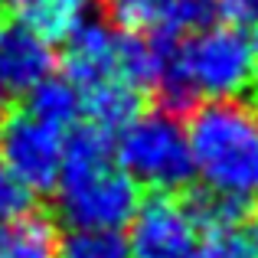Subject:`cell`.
Wrapping results in <instances>:
<instances>
[{
    "mask_svg": "<svg viewBox=\"0 0 258 258\" xmlns=\"http://www.w3.org/2000/svg\"><path fill=\"white\" fill-rule=\"evenodd\" d=\"M56 213L69 229H121L138 213V183L118 167L111 138L92 124L66 138Z\"/></svg>",
    "mask_w": 258,
    "mask_h": 258,
    "instance_id": "obj_1",
    "label": "cell"
},
{
    "mask_svg": "<svg viewBox=\"0 0 258 258\" xmlns=\"http://www.w3.org/2000/svg\"><path fill=\"white\" fill-rule=\"evenodd\" d=\"M131 219L127 258H193L200 248V232L173 193H151Z\"/></svg>",
    "mask_w": 258,
    "mask_h": 258,
    "instance_id": "obj_6",
    "label": "cell"
},
{
    "mask_svg": "<svg viewBox=\"0 0 258 258\" xmlns=\"http://www.w3.org/2000/svg\"><path fill=\"white\" fill-rule=\"evenodd\" d=\"M186 141L206 189L239 203L258 200V114L252 108L239 101L196 108Z\"/></svg>",
    "mask_w": 258,
    "mask_h": 258,
    "instance_id": "obj_2",
    "label": "cell"
},
{
    "mask_svg": "<svg viewBox=\"0 0 258 258\" xmlns=\"http://www.w3.org/2000/svg\"><path fill=\"white\" fill-rule=\"evenodd\" d=\"M59 258H127V239L118 229H69L56 245Z\"/></svg>",
    "mask_w": 258,
    "mask_h": 258,
    "instance_id": "obj_13",
    "label": "cell"
},
{
    "mask_svg": "<svg viewBox=\"0 0 258 258\" xmlns=\"http://www.w3.org/2000/svg\"><path fill=\"white\" fill-rule=\"evenodd\" d=\"M108 20L121 33L144 36H180V33L203 30L216 17V0H105Z\"/></svg>",
    "mask_w": 258,
    "mask_h": 258,
    "instance_id": "obj_7",
    "label": "cell"
},
{
    "mask_svg": "<svg viewBox=\"0 0 258 258\" xmlns=\"http://www.w3.org/2000/svg\"><path fill=\"white\" fill-rule=\"evenodd\" d=\"M52 46L20 20H0V95H26L52 76Z\"/></svg>",
    "mask_w": 258,
    "mask_h": 258,
    "instance_id": "obj_8",
    "label": "cell"
},
{
    "mask_svg": "<svg viewBox=\"0 0 258 258\" xmlns=\"http://www.w3.org/2000/svg\"><path fill=\"white\" fill-rule=\"evenodd\" d=\"M176 76L200 98L213 95L229 101L258 85V49L239 26H203L176 43Z\"/></svg>",
    "mask_w": 258,
    "mask_h": 258,
    "instance_id": "obj_3",
    "label": "cell"
},
{
    "mask_svg": "<svg viewBox=\"0 0 258 258\" xmlns=\"http://www.w3.org/2000/svg\"><path fill=\"white\" fill-rule=\"evenodd\" d=\"M114 160L138 186H151L154 193L176 196L196 176L186 127L176 114H167L160 108L138 114L127 127H121Z\"/></svg>",
    "mask_w": 258,
    "mask_h": 258,
    "instance_id": "obj_4",
    "label": "cell"
},
{
    "mask_svg": "<svg viewBox=\"0 0 258 258\" xmlns=\"http://www.w3.org/2000/svg\"><path fill=\"white\" fill-rule=\"evenodd\" d=\"M193 258H245V252L235 242V235L226 232V235H206V242L196 248Z\"/></svg>",
    "mask_w": 258,
    "mask_h": 258,
    "instance_id": "obj_15",
    "label": "cell"
},
{
    "mask_svg": "<svg viewBox=\"0 0 258 258\" xmlns=\"http://www.w3.org/2000/svg\"><path fill=\"white\" fill-rule=\"evenodd\" d=\"M66 72H69V82L79 88V95L101 82L124 79L121 76V33H114L108 23H98V20H85L66 39Z\"/></svg>",
    "mask_w": 258,
    "mask_h": 258,
    "instance_id": "obj_9",
    "label": "cell"
},
{
    "mask_svg": "<svg viewBox=\"0 0 258 258\" xmlns=\"http://www.w3.org/2000/svg\"><path fill=\"white\" fill-rule=\"evenodd\" d=\"M4 124H7V105H4V95H0V131H4Z\"/></svg>",
    "mask_w": 258,
    "mask_h": 258,
    "instance_id": "obj_17",
    "label": "cell"
},
{
    "mask_svg": "<svg viewBox=\"0 0 258 258\" xmlns=\"http://www.w3.org/2000/svg\"><path fill=\"white\" fill-rule=\"evenodd\" d=\"M92 0H13V13L23 26H30L46 43L69 39L88 20Z\"/></svg>",
    "mask_w": 258,
    "mask_h": 258,
    "instance_id": "obj_10",
    "label": "cell"
},
{
    "mask_svg": "<svg viewBox=\"0 0 258 258\" xmlns=\"http://www.w3.org/2000/svg\"><path fill=\"white\" fill-rule=\"evenodd\" d=\"M26 213H33V193L0 160V222H13Z\"/></svg>",
    "mask_w": 258,
    "mask_h": 258,
    "instance_id": "obj_14",
    "label": "cell"
},
{
    "mask_svg": "<svg viewBox=\"0 0 258 258\" xmlns=\"http://www.w3.org/2000/svg\"><path fill=\"white\" fill-rule=\"evenodd\" d=\"M62 154H66L62 131L26 111L10 118L0 131V160L30 193L56 189L59 170H62Z\"/></svg>",
    "mask_w": 258,
    "mask_h": 258,
    "instance_id": "obj_5",
    "label": "cell"
},
{
    "mask_svg": "<svg viewBox=\"0 0 258 258\" xmlns=\"http://www.w3.org/2000/svg\"><path fill=\"white\" fill-rule=\"evenodd\" d=\"M26 114H33V118H39V121H46V124L62 131V127L79 121V114H82V95H79V88L69 79L49 76L30 92Z\"/></svg>",
    "mask_w": 258,
    "mask_h": 258,
    "instance_id": "obj_12",
    "label": "cell"
},
{
    "mask_svg": "<svg viewBox=\"0 0 258 258\" xmlns=\"http://www.w3.org/2000/svg\"><path fill=\"white\" fill-rule=\"evenodd\" d=\"M56 226L39 213L0 222V258H59Z\"/></svg>",
    "mask_w": 258,
    "mask_h": 258,
    "instance_id": "obj_11",
    "label": "cell"
},
{
    "mask_svg": "<svg viewBox=\"0 0 258 258\" xmlns=\"http://www.w3.org/2000/svg\"><path fill=\"white\" fill-rule=\"evenodd\" d=\"M235 242L242 245V252L245 258H258V206H248L245 216L239 219V226H235Z\"/></svg>",
    "mask_w": 258,
    "mask_h": 258,
    "instance_id": "obj_16",
    "label": "cell"
}]
</instances>
